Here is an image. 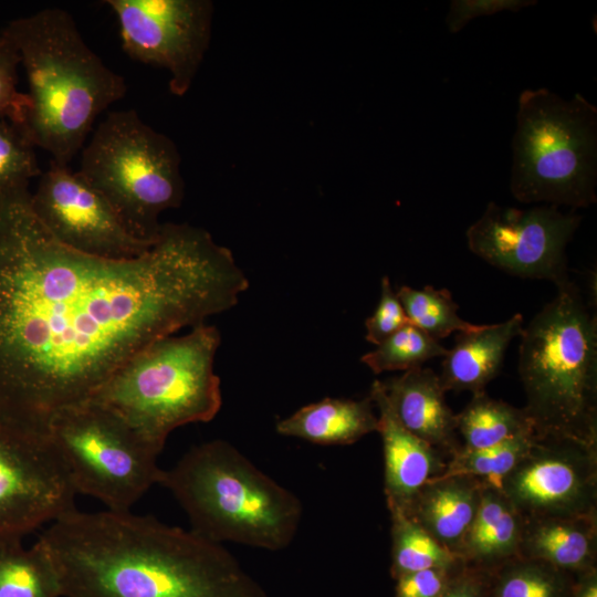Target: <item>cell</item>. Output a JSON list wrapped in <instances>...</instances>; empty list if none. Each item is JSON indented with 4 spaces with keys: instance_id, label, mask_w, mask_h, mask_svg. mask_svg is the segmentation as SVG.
I'll list each match as a JSON object with an SVG mask.
<instances>
[{
    "instance_id": "cell-29",
    "label": "cell",
    "mask_w": 597,
    "mask_h": 597,
    "mask_svg": "<svg viewBox=\"0 0 597 597\" xmlns=\"http://www.w3.org/2000/svg\"><path fill=\"white\" fill-rule=\"evenodd\" d=\"M34 148L19 125L0 117V198L29 190L30 180L42 174Z\"/></svg>"
},
{
    "instance_id": "cell-2",
    "label": "cell",
    "mask_w": 597,
    "mask_h": 597,
    "mask_svg": "<svg viewBox=\"0 0 597 597\" xmlns=\"http://www.w3.org/2000/svg\"><path fill=\"white\" fill-rule=\"evenodd\" d=\"M39 541L62 597H268L222 544L130 511L74 509Z\"/></svg>"
},
{
    "instance_id": "cell-35",
    "label": "cell",
    "mask_w": 597,
    "mask_h": 597,
    "mask_svg": "<svg viewBox=\"0 0 597 597\" xmlns=\"http://www.w3.org/2000/svg\"><path fill=\"white\" fill-rule=\"evenodd\" d=\"M570 597H597V569L578 575Z\"/></svg>"
},
{
    "instance_id": "cell-9",
    "label": "cell",
    "mask_w": 597,
    "mask_h": 597,
    "mask_svg": "<svg viewBox=\"0 0 597 597\" xmlns=\"http://www.w3.org/2000/svg\"><path fill=\"white\" fill-rule=\"evenodd\" d=\"M48 438L75 492L100 500L107 510L130 511L159 484L160 452L122 418L93 401L59 412L49 426Z\"/></svg>"
},
{
    "instance_id": "cell-32",
    "label": "cell",
    "mask_w": 597,
    "mask_h": 597,
    "mask_svg": "<svg viewBox=\"0 0 597 597\" xmlns=\"http://www.w3.org/2000/svg\"><path fill=\"white\" fill-rule=\"evenodd\" d=\"M534 0H452L446 17L450 33L461 31L471 20L502 11L517 12L534 6Z\"/></svg>"
},
{
    "instance_id": "cell-5",
    "label": "cell",
    "mask_w": 597,
    "mask_h": 597,
    "mask_svg": "<svg viewBox=\"0 0 597 597\" xmlns=\"http://www.w3.org/2000/svg\"><path fill=\"white\" fill-rule=\"evenodd\" d=\"M526 326L519 347L535 434L597 444V317L570 280Z\"/></svg>"
},
{
    "instance_id": "cell-30",
    "label": "cell",
    "mask_w": 597,
    "mask_h": 597,
    "mask_svg": "<svg viewBox=\"0 0 597 597\" xmlns=\"http://www.w3.org/2000/svg\"><path fill=\"white\" fill-rule=\"evenodd\" d=\"M21 64L19 50L13 40L0 31V117L21 126L29 108L27 93L17 88L18 66Z\"/></svg>"
},
{
    "instance_id": "cell-18",
    "label": "cell",
    "mask_w": 597,
    "mask_h": 597,
    "mask_svg": "<svg viewBox=\"0 0 597 597\" xmlns=\"http://www.w3.org/2000/svg\"><path fill=\"white\" fill-rule=\"evenodd\" d=\"M523 324L522 314L516 313L505 322L458 333L441 364L439 378L444 391H485L501 370L510 343L521 335Z\"/></svg>"
},
{
    "instance_id": "cell-19",
    "label": "cell",
    "mask_w": 597,
    "mask_h": 597,
    "mask_svg": "<svg viewBox=\"0 0 597 597\" xmlns=\"http://www.w3.org/2000/svg\"><path fill=\"white\" fill-rule=\"evenodd\" d=\"M519 557L572 574L597 569V514L524 517Z\"/></svg>"
},
{
    "instance_id": "cell-17",
    "label": "cell",
    "mask_w": 597,
    "mask_h": 597,
    "mask_svg": "<svg viewBox=\"0 0 597 597\" xmlns=\"http://www.w3.org/2000/svg\"><path fill=\"white\" fill-rule=\"evenodd\" d=\"M483 486V480L469 475L434 478L420 489L404 514L458 556L479 510Z\"/></svg>"
},
{
    "instance_id": "cell-14",
    "label": "cell",
    "mask_w": 597,
    "mask_h": 597,
    "mask_svg": "<svg viewBox=\"0 0 597 597\" xmlns=\"http://www.w3.org/2000/svg\"><path fill=\"white\" fill-rule=\"evenodd\" d=\"M70 476L49 438L0 427V534L23 536L76 509Z\"/></svg>"
},
{
    "instance_id": "cell-10",
    "label": "cell",
    "mask_w": 597,
    "mask_h": 597,
    "mask_svg": "<svg viewBox=\"0 0 597 597\" xmlns=\"http://www.w3.org/2000/svg\"><path fill=\"white\" fill-rule=\"evenodd\" d=\"M580 220L555 206L519 209L490 201L465 237L470 251L494 268L558 287L569 281L566 247Z\"/></svg>"
},
{
    "instance_id": "cell-26",
    "label": "cell",
    "mask_w": 597,
    "mask_h": 597,
    "mask_svg": "<svg viewBox=\"0 0 597 597\" xmlns=\"http://www.w3.org/2000/svg\"><path fill=\"white\" fill-rule=\"evenodd\" d=\"M396 294L409 323L437 341L454 332H468L478 326L460 317L459 305L447 289L430 285L413 289L402 285Z\"/></svg>"
},
{
    "instance_id": "cell-20",
    "label": "cell",
    "mask_w": 597,
    "mask_h": 597,
    "mask_svg": "<svg viewBox=\"0 0 597 597\" xmlns=\"http://www.w3.org/2000/svg\"><path fill=\"white\" fill-rule=\"evenodd\" d=\"M524 516L492 483L484 482L480 506L458 557L464 565L492 573L519 557Z\"/></svg>"
},
{
    "instance_id": "cell-4",
    "label": "cell",
    "mask_w": 597,
    "mask_h": 597,
    "mask_svg": "<svg viewBox=\"0 0 597 597\" xmlns=\"http://www.w3.org/2000/svg\"><path fill=\"white\" fill-rule=\"evenodd\" d=\"M159 484L184 509L190 530L218 544L281 551L302 521L300 499L224 440L192 447L163 470Z\"/></svg>"
},
{
    "instance_id": "cell-11",
    "label": "cell",
    "mask_w": 597,
    "mask_h": 597,
    "mask_svg": "<svg viewBox=\"0 0 597 597\" xmlns=\"http://www.w3.org/2000/svg\"><path fill=\"white\" fill-rule=\"evenodd\" d=\"M114 12L122 46L133 60L169 73V90L184 96L208 50L209 0H106Z\"/></svg>"
},
{
    "instance_id": "cell-8",
    "label": "cell",
    "mask_w": 597,
    "mask_h": 597,
    "mask_svg": "<svg viewBox=\"0 0 597 597\" xmlns=\"http://www.w3.org/2000/svg\"><path fill=\"white\" fill-rule=\"evenodd\" d=\"M176 144L135 109L107 114L82 148L77 174L98 191L136 238L155 242L159 216L180 207L185 182Z\"/></svg>"
},
{
    "instance_id": "cell-31",
    "label": "cell",
    "mask_w": 597,
    "mask_h": 597,
    "mask_svg": "<svg viewBox=\"0 0 597 597\" xmlns=\"http://www.w3.org/2000/svg\"><path fill=\"white\" fill-rule=\"evenodd\" d=\"M380 289L377 307L365 322L366 339L376 346L409 323L388 276L381 279Z\"/></svg>"
},
{
    "instance_id": "cell-16",
    "label": "cell",
    "mask_w": 597,
    "mask_h": 597,
    "mask_svg": "<svg viewBox=\"0 0 597 597\" xmlns=\"http://www.w3.org/2000/svg\"><path fill=\"white\" fill-rule=\"evenodd\" d=\"M379 383L395 417L406 430L448 460L461 448L455 413L447 405L439 375L432 369L421 366Z\"/></svg>"
},
{
    "instance_id": "cell-28",
    "label": "cell",
    "mask_w": 597,
    "mask_h": 597,
    "mask_svg": "<svg viewBox=\"0 0 597 597\" xmlns=\"http://www.w3.org/2000/svg\"><path fill=\"white\" fill-rule=\"evenodd\" d=\"M534 438L535 433L519 436L478 450L461 447L449 458L443 473L438 478L469 475L498 485L527 452Z\"/></svg>"
},
{
    "instance_id": "cell-12",
    "label": "cell",
    "mask_w": 597,
    "mask_h": 597,
    "mask_svg": "<svg viewBox=\"0 0 597 597\" xmlns=\"http://www.w3.org/2000/svg\"><path fill=\"white\" fill-rule=\"evenodd\" d=\"M498 486L524 517L597 514V444L537 436Z\"/></svg>"
},
{
    "instance_id": "cell-3",
    "label": "cell",
    "mask_w": 597,
    "mask_h": 597,
    "mask_svg": "<svg viewBox=\"0 0 597 597\" xmlns=\"http://www.w3.org/2000/svg\"><path fill=\"white\" fill-rule=\"evenodd\" d=\"M2 31L15 43L28 80L30 105L20 127L51 161L69 166L97 116L125 96L126 82L86 44L63 9L14 19Z\"/></svg>"
},
{
    "instance_id": "cell-33",
    "label": "cell",
    "mask_w": 597,
    "mask_h": 597,
    "mask_svg": "<svg viewBox=\"0 0 597 597\" xmlns=\"http://www.w3.org/2000/svg\"><path fill=\"white\" fill-rule=\"evenodd\" d=\"M464 566L437 567L406 574L396 579L394 597H441L457 573Z\"/></svg>"
},
{
    "instance_id": "cell-27",
    "label": "cell",
    "mask_w": 597,
    "mask_h": 597,
    "mask_svg": "<svg viewBox=\"0 0 597 597\" xmlns=\"http://www.w3.org/2000/svg\"><path fill=\"white\" fill-rule=\"evenodd\" d=\"M447 348L439 341L408 323L377 347L363 355L360 362L375 374L391 370H410L421 367L434 357H443Z\"/></svg>"
},
{
    "instance_id": "cell-6",
    "label": "cell",
    "mask_w": 597,
    "mask_h": 597,
    "mask_svg": "<svg viewBox=\"0 0 597 597\" xmlns=\"http://www.w3.org/2000/svg\"><path fill=\"white\" fill-rule=\"evenodd\" d=\"M216 326L168 335L125 360L88 399L122 418L161 452L168 436L188 423L208 422L222 404L213 370L220 345Z\"/></svg>"
},
{
    "instance_id": "cell-7",
    "label": "cell",
    "mask_w": 597,
    "mask_h": 597,
    "mask_svg": "<svg viewBox=\"0 0 597 597\" xmlns=\"http://www.w3.org/2000/svg\"><path fill=\"white\" fill-rule=\"evenodd\" d=\"M510 188L522 203L587 208L596 202L597 108L582 94L521 92Z\"/></svg>"
},
{
    "instance_id": "cell-13",
    "label": "cell",
    "mask_w": 597,
    "mask_h": 597,
    "mask_svg": "<svg viewBox=\"0 0 597 597\" xmlns=\"http://www.w3.org/2000/svg\"><path fill=\"white\" fill-rule=\"evenodd\" d=\"M30 205L55 240L86 255L134 259L157 242L133 235L108 201L69 166L51 161L30 195Z\"/></svg>"
},
{
    "instance_id": "cell-15",
    "label": "cell",
    "mask_w": 597,
    "mask_h": 597,
    "mask_svg": "<svg viewBox=\"0 0 597 597\" xmlns=\"http://www.w3.org/2000/svg\"><path fill=\"white\" fill-rule=\"evenodd\" d=\"M369 398L378 409L377 432L383 440L387 506L389 511L405 513L420 489L443 473L448 459L400 425L379 380L373 383Z\"/></svg>"
},
{
    "instance_id": "cell-21",
    "label": "cell",
    "mask_w": 597,
    "mask_h": 597,
    "mask_svg": "<svg viewBox=\"0 0 597 597\" xmlns=\"http://www.w3.org/2000/svg\"><path fill=\"white\" fill-rule=\"evenodd\" d=\"M368 397L362 400L324 398L276 423V432L321 446L352 444L377 431L378 416Z\"/></svg>"
},
{
    "instance_id": "cell-23",
    "label": "cell",
    "mask_w": 597,
    "mask_h": 597,
    "mask_svg": "<svg viewBox=\"0 0 597 597\" xmlns=\"http://www.w3.org/2000/svg\"><path fill=\"white\" fill-rule=\"evenodd\" d=\"M457 432L461 447L468 450L489 448L512 438L535 433L534 423L525 408H516L493 399L485 391L455 413Z\"/></svg>"
},
{
    "instance_id": "cell-22",
    "label": "cell",
    "mask_w": 597,
    "mask_h": 597,
    "mask_svg": "<svg viewBox=\"0 0 597 597\" xmlns=\"http://www.w3.org/2000/svg\"><path fill=\"white\" fill-rule=\"evenodd\" d=\"M21 536L0 534V597H62L52 559L38 540L24 547Z\"/></svg>"
},
{
    "instance_id": "cell-25",
    "label": "cell",
    "mask_w": 597,
    "mask_h": 597,
    "mask_svg": "<svg viewBox=\"0 0 597 597\" xmlns=\"http://www.w3.org/2000/svg\"><path fill=\"white\" fill-rule=\"evenodd\" d=\"M389 513L391 520L390 575L395 580L409 573L437 567H453L463 563L407 515L399 511H389Z\"/></svg>"
},
{
    "instance_id": "cell-24",
    "label": "cell",
    "mask_w": 597,
    "mask_h": 597,
    "mask_svg": "<svg viewBox=\"0 0 597 597\" xmlns=\"http://www.w3.org/2000/svg\"><path fill=\"white\" fill-rule=\"evenodd\" d=\"M578 575L516 557L490 574L486 597H570Z\"/></svg>"
},
{
    "instance_id": "cell-34",
    "label": "cell",
    "mask_w": 597,
    "mask_h": 597,
    "mask_svg": "<svg viewBox=\"0 0 597 597\" xmlns=\"http://www.w3.org/2000/svg\"><path fill=\"white\" fill-rule=\"evenodd\" d=\"M490 574L464 565L441 597H486Z\"/></svg>"
},
{
    "instance_id": "cell-1",
    "label": "cell",
    "mask_w": 597,
    "mask_h": 597,
    "mask_svg": "<svg viewBox=\"0 0 597 597\" xmlns=\"http://www.w3.org/2000/svg\"><path fill=\"white\" fill-rule=\"evenodd\" d=\"M30 190L0 198V427L48 438L151 342L233 307L249 281L206 230L163 223L145 254L74 251L42 226Z\"/></svg>"
}]
</instances>
